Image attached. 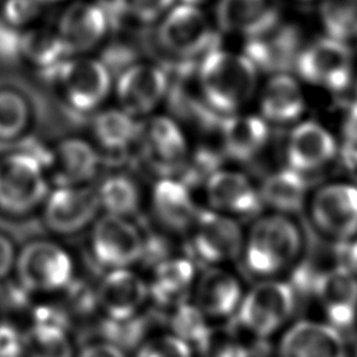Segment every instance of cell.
<instances>
[{
    "instance_id": "8",
    "label": "cell",
    "mask_w": 357,
    "mask_h": 357,
    "mask_svg": "<svg viewBox=\"0 0 357 357\" xmlns=\"http://www.w3.org/2000/svg\"><path fill=\"white\" fill-rule=\"evenodd\" d=\"M159 45L172 56L184 61L204 57L216 49L215 33L205 13L195 6L172 7L158 28Z\"/></svg>"
},
{
    "instance_id": "27",
    "label": "cell",
    "mask_w": 357,
    "mask_h": 357,
    "mask_svg": "<svg viewBox=\"0 0 357 357\" xmlns=\"http://www.w3.org/2000/svg\"><path fill=\"white\" fill-rule=\"evenodd\" d=\"M195 264L187 257H170L153 268L148 284L149 297L162 308H176L187 303L195 286Z\"/></svg>"
},
{
    "instance_id": "6",
    "label": "cell",
    "mask_w": 357,
    "mask_h": 357,
    "mask_svg": "<svg viewBox=\"0 0 357 357\" xmlns=\"http://www.w3.org/2000/svg\"><path fill=\"white\" fill-rule=\"evenodd\" d=\"M18 283L28 293L61 291L74 280L70 254L57 243L33 240L25 244L15 258Z\"/></svg>"
},
{
    "instance_id": "23",
    "label": "cell",
    "mask_w": 357,
    "mask_h": 357,
    "mask_svg": "<svg viewBox=\"0 0 357 357\" xmlns=\"http://www.w3.org/2000/svg\"><path fill=\"white\" fill-rule=\"evenodd\" d=\"M336 152L333 135L319 123L307 120L298 123L290 132L286 156L289 167L298 172H311L325 166Z\"/></svg>"
},
{
    "instance_id": "40",
    "label": "cell",
    "mask_w": 357,
    "mask_h": 357,
    "mask_svg": "<svg viewBox=\"0 0 357 357\" xmlns=\"http://www.w3.org/2000/svg\"><path fill=\"white\" fill-rule=\"evenodd\" d=\"M220 156L206 148H199L194 156L184 165V178L181 181L190 187L198 183H206L208 178L219 170Z\"/></svg>"
},
{
    "instance_id": "33",
    "label": "cell",
    "mask_w": 357,
    "mask_h": 357,
    "mask_svg": "<svg viewBox=\"0 0 357 357\" xmlns=\"http://www.w3.org/2000/svg\"><path fill=\"white\" fill-rule=\"evenodd\" d=\"M25 357H74L68 329L47 324H32L24 332Z\"/></svg>"
},
{
    "instance_id": "3",
    "label": "cell",
    "mask_w": 357,
    "mask_h": 357,
    "mask_svg": "<svg viewBox=\"0 0 357 357\" xmlns=\"http://www.w3.org/2000/svg\"><path fill=\"white\" fill-rule=\"evenodd\" d=\"M49 152L20 151L0 158V211L25 215L49 195Z\"/></svg>"
},
{
    "instance_id": "45",
    "label": "cell",
    "mask_w": 357,
    "mask_h": 357,
    "mask_svg": "<svg viewBox=\"0 0 357 357\" xmlns=\"http://www.w3.org/2000/svg\"><path fill=\"white\" fill-rule=\"evenodd\" d=\"M17 252L13 241L6 234L0 233V280H3L15 265Z\"/></svg>"
},
{
    "instance_id": "44",
    "label": "cell",
    "mask_w": 357,
    "mask_h": 357,
    "mask_svg": "<svg viewBox=\"0 0 357 357\" xmlns=\"http://www.w3.org/2000/svg\"><path fill=\"white\" fill-rule=\"evenodd\" d=\"M0 357H25L24 333L10 322H0Z\"/></svg>"
},
{
    "instance_id": "2",
    "label": "cell",
    "mask_w": 357,
    "mask_h": 357,
    "mask_svg": "<svg viewBox=\"0 0 357 357\" xmlns=\"http://www.w3.org/2000/svg\"><path fill=\"white\" fill-rule=\"evenodd\" d=\"M303 240L296 223L282 213L254 222L243 248L245 269L258 278H271L294 264Z\"/></svg>"
},
{
    "instance_id": "10",
    "label": "cell",
    "mask_w": 357,
    "mask_h": 357,
    "mask_svg": "<svg viewBox=\"0 0 357 357\" xmlns=\"http://www.w3.org/2000/svg\"><path fill=\"white\" fill-rule=\"evenodd\" d=\"M89 247L99 266L107 271L127 269L141 261L144 236L127 218L106 213L93 223Z\"/></svg>"
},
{
    "instance_id": "25",
    "label": "cell",
    "mask_w": 357,
    "mask_h": 357,
    "mask_svg": "<svg viewBox=\"0 0 357 357\" xmlns=\"http://www.w3.org/2000/svg\"><path fill=\"white\" fill-rule=\"evenodd\" d=\"M151 204L158 220L172 231L188 233L199 212L190 187L180 178H159L153 185Z\"/></svg>"
},
{
    "instance_id": "42",
    "label": "cell",
    "mask_w": 357,
    "mask_h": 357,
    "mask_svg": "<svg viewBox=\"0 0 357 357\" xmlns=\"http://www.w3.org/2000/svg\"><path fill=\"white\" fill-rule=\"evenodd\" d=\"M42 6L39 0H3L0 18L20 29L39 15Z\"/></svg>"
},
{
    "instance_id": "20",
    "label": "cell",
    "mask_w": 357,
    "mask_h": 357,
    "mask_svg": "<svg viewBox=\"0 0 357 357\" xmlns=\"http://www.w3.org/2000/svg\"><path fill=\"white\" fill-rule=\"evenodd\" d=\"M279 0H218L216 21L222 31L247 39L262 35L280 21Z\"/></svg>"
},
{
    "instance_id": "22",
    "label": "cell",
    "mask_w": 357,
    "mask_h": 357,
    "mask_svg": "<svg viewBox=\"0 0 357 357\" xmlns=\"http://www.w3.org/2000/svg\"><path fill=\"white\" fill-rule=\"evenodd\" d=\"M194 294V304L206 318L212 319L233 317L244 296L238 279L220 266L202 271L195 280Z\"/></svg>"
},
{
    "instance_id": "48",
    "label": "cell",
    "mask_w": 357,
    "mask_h": 357,
    "mask_svg": "<svg viewBox=\"0 0 357 357\" xmlns=\"http://www.w3.org/2000/svg\"><path fill=\"white\" fill-rule=\"evenodd\" d=\"M206 0H181V4H188V6H195L199 7L202 3H205Z\"/></svg>"
},
{
    "instance_id": "24",
    "label": "cell",
    "mask_w": 357,
    "mask_h": 357,
    "mask_svg": "<svg viewBox=\"0 0 357 357\" xmlns=\"http://www.w3.org/2000/svg\"><path fill=\"white\" fill-rule=\"evenodd\" d=\"M99 166L95 148L78 138H68L49 152L46 172L56 187L84 185Z\"/></svg>"
},
{
    "instance_id": "5",
    "label": "cell",
    "mask_w": 357,
    "mask_h": 357,
    "mask_svg": "<svg viewBox=\"0 0 357 357\" xmlns=\"http://www.w3.org/2000/svg\"><path fill=\"white\" fill-rule=\"evenodd\" d=\"M188 233V258L195 266H219L241 258L245 237L238 222L230 216L199 209Z\"/></svg>"
},
{
    "instance_id": "29",
    "label": "cell",
    "mask_w": 357,
    "mask_h": 357,
    "mask_svg": "<svg viewBox=\"0 0 357 357\" xmlns=\"http://www.w3.org/2000/svg\"><path fill=\"white\" fill-rule=\"evenodd\" d=\"M142 124L123 109H106L92 121V134L103 149L119 153L127 151L141 137Z\"/></svg>"
},
{
    "instance_id": "16",
    "label": "cell",
    "mask_w": 357,
    "mask_h": 357,
    "mask_svg": "<svg viewBox=\"0 0 357 357\" xmlns=\"http://www.w3.org/2000/svg\"><path fill=\"white\" fill-rule=\"evenodd\" d=\"M149 298L148 283L127 269L109 271L96 289L98 308L107 319L124 321L139 315Z\"/></svg>"
},
{
    "instance_id": "39",
    "label": "cell",
    "mask_w": 357,
    "mask_h": 357,
    "mask_svg": "<svg viewBox=\"0 0 357 357\" xmlns=\"http://www.w3.org/2000/svg\"><path fill=\"white\" fill-rule=\"evenodd\" d=\"M174 0H114V11L138 22L151 24L162 20Z\"/></svg>"
},
{
    "instance_id": "21",
    "label": "cell",
    "mask_w": 357,
    "mask_h": 357,
    "mask_svg": "<svg viewBox=\"0 0 357 357\" xmlns=\"http://www.w3.org/2000/svg\"><path fill=\"white\" fill-rule=\"evenodd\" d=\"M300 33L296 26L289 24H278L272 29L247 39L244 56L257 67L268 73L279 74L296 64L301 52Z\"/></svg>"
},
{
    "instance_id": "26",
    "label": "cell",
    "mask_w": 357,
    "mask_h": 357,
    "mask_svg": "<svg viewBox=\"0 0 357 357\" xmlns=\"http://www.w3.org/2000/svg\"><path fill=\"white\" fill-rule=\"evenodd\" d=\"M269 138L268 123L259 114L237 113L227 116L220 123L223 153L237 162L255 158Z\"/></svg>"
},
{
    "instance_id": "19",
    "label": "cell",
    "mask_w": 357,
    "mask_h": 357,
    "mask_svg": "<svg viewBox=\"0 0 357 357\" xmlns=\"http://www.w3.org/2000/svg\"><path fill=\"white\" fill-rule=\"evenodd\" d=\"M146 159L160 173H172L184 167L188 156L187 139L180 126L167 116H155L141 128Z\"/></svg>"
},
{
    "instance_id": "7",
    "label": "cell",
    "mask_w": 357,
    "mask_h": 357,
    "mask_svg": "<svg viewBox=\"0 0 357 357\" xmlns=\"http://www.w3.org/2000/svg\"><path fill=\"white\" fill-rule=\"evenodd\" d=\"M60 89L61 96L75 112H93L107 98L112 73L102 60L93 57H70L45 73Z\"/></svg>"
},
{
    "instance_id": "36",
    "label": "cell",
    "mask_w": 357,
    "mask_h": 357,
    "mask_svg": "<svg viewBox=\"0 0 357 357\" xmlns=\"http://www.w3.org/2000/svg\"><path fill=\"white\" fill-rule=\"evenodd\" d=\"M29 107L26 100L14 89H0V141H13L26 128Z\"/></svg>"
},
{
    "instance_id": "9",
    "label": "cell",
    "mask_w": 357,
    "mask_h": 357,
    "mask_svg": "<svg viewBox=\"0 0 357 357\" xmlns=\"http://www.w3.org/2000/svg\"><path fill=\"white\" fill-rule=\"evenodd\" d=\"M296 71L304 81L328 91H343L353 77V53L346 42L325 36L303 47Z\"/></svg>"
},
{
    "instance_id": "43",
    "label": "cell",
    "mask_w": 357,
    "mask_h": 357,
    "mask_svg": "<svg viewBox=\"0 0 357 357\" xmlns=\"http://www.w3.org/2000/svg\"><path fill=\"white\" fill-rule=\"evenodd\" d=\"M21 33L0 18V61L13 63L21 57Z\"/></svg>"
},
{
    "instance_id": "12",
    "label": "cell",
    "mask_w": 357,
    "mask_h": 357,
    "mask_svg": "<svg viewBox=\"0 0 357 357\" xmlns=\"http://www.w3.org/2000/svg\"><path fill=\"white\" fill-rule=\"evenodd\" d=\"M100 209L98 192L89 185L56 187L45 199V225L57 234H75L92 223Z\"/></svg>"
},
{
    "instance_id": "14",
    "label": "cell",
    "mask_w": 357,
    "mask_h": 357,
    "mask_svg": "<svg viewBox=\"0 0 357 357\" xmlns=\"http://www.w3.org/2000/svg\"><path fill=\"white\" fill-rule=\"evenodd\" d=\"M326 324L337 331L350 328L357 319V276L342 266L319 273L312 284Z\"/></svg>"
},
{
    "instance_id": "30",
    "label": "cell",
    "mask_w": 357,
    "mask_h": 357,
    "mask_svg": "<svg viewBox=\"0 0 357 357\" xmlns=\"http://www.w3.org/2000/svg\"><path fill=\"white\" fill-rule=\"evenodd\" d=\"M21 57L45 74L70 59L71 53L56 28L35 26L21 33Z\"/></svg>"
},
{
    "instance_id": "47",
    "label": "cell",
    "mask_w": 357,
    "mask_h": 357,
    "mask_svg": "<svg viewBox=\"0 0 357 357\" xmlns=\"http://www.w3.org/2000/svg\"><path fill=\"white\" fill-rule=\"evenodd\" d=\"M344 244L346 245L342 251V262L339 266L357 276V236L344 241Z\"/></svg>"
},
{
    "instance_id": "35",
    "label": "cell",
    "mask_w": 357,
    "mask_h": 357,
    "mask_svg": "<svg viewBox=\"0 0 357 357\" xmlns=\"http://www.w3.org/2000/svg\"><path fill=\"white\" fill-rule=\"evenodd\" d=\"M319 14L328 36L346 43L357 38V0H324Z\"/></svg>"
},
{
    "instance_id": "38",
    "label": "cell",
    "mask_w": 357,
    "mask_h": 357,
    "mask_svg": "<svg viewBox=\"0 0 357 357\" xmlns=\"http://www.w3.org/2000/svg\"><path fill=\"white\" fill-rule=\"evenodd\" d=\"M198 351L201 357H252L251 346L231 331H212L211 336Z\"/></svg>"
},
{
    "instance_id": "32",
    "label": "cell",
    "mask_w": 357,
    "mask_h": 357,
    "mask_svg": "<svg viewBox=\"0 0 357 357\" xmlns=\"http://www.w3.org/2000/svg\"><path fill=\"white\" fill-rule=\"evenodd\" d=\"M100 208L109 215L127 218L134 215L141 202L137 183L126 174H112L106 177L96 190Z\"/></svg>"
},
{
    "instance_id": "18",
    "label": "cell",
    "mask_w": 357,
    "mask_h": 357,
    "mask_svg": "<svg viewBox=\"0 0 357 357\" xmlns=\"http://www.w3.org/2000/svg\"><path fill=\"white\" fill-rule=\"evenodd\" d=\"M212 211L230 218H250L259 212L262 201L251 180L236 170L219 169L205 183Z\"/></svg>"
},
{
    "instance_id": "1",
    "label": "cell",
    "mask_w": 357,
    "mask_h": 357,
    "mask_svg": "<svg viewBox=\"0 0 357 357\" xmlns=\"http://www.w3.org/2000/svg\"><path fill=\"white\" fill-rule=\"evenodd\" d=\"M197 86L211 112L237 114L255 95L258 70L243 53L216 47L201 59Z\"/></svg>"
},
{
    "instance_id": "4",
    "label": "cell",
    "mask_w": 357,
    "mask_h": 357,
    "mask_svg": "<svg viewBox=\"0 0 357 357\" xmlns=\"http://www.w3.org/2000/svg\"><path fill=\"white\" fill-rule=\"evenodd\" d=\"M294 310V287L287 282L265 279L243 296L230 329L244 332L255 340H265L290 319Z\"/></svg>"
},
{
    "instance_id": "28",
    "label": "cell",
    "mask_w": 357,
    "mask_h": 357,
    "mask_svg": "<svg viewBox=\"0 0 357 357\" xmlns=\"http://www.w3.org/2000/svg\"><path fill=\"white\" fill-rule=\"evenodd\" d=\"M304 110L305 98L293 75L279 73L265 82L259 96V116L266 123H294L303 116Z\"/></svg>"
},
{
    "instance_id": "41",
    "label": "cell",
    "mask_w": 357,
    "mask_h": 357,
    "mask_svg": "<svg viewBox=\"0 0 357 357\" xmlns=\"http://www.w3.org/2000/svg\"><path fill=\"white\" fill-rule=\"evenodd\" d=\"M135 357H192V349L170 333L145 340Z\"/></svg>"
},
{
    "instance_id": "34",
    "label": "cell",
    "mask_w": 357,
    "mask_h": 357,
    "mask_svg": "<svg viewBox=\"0 0 357 357\" xmlns=\"http://www.w3.org/2000/svg\"><path fill=\"white\" fill-rule=\"evenodd\" d=\"M172 335L187 343L191 349L199 350L212 333L208 325V318L198 310L195 304L183 303L172 310L169 318Z\"/></svg>"
},
{
    "instance_id": "31",
    "label": "cell",
    "mask_w": 357,
    "mask_h": 357,
    "mask_svg": "<svg viewBox=\"0 0 357 357\" xmlns=\"http://www.w3.org/2000/svg\"><path fill=\"white\" fill-rule=\"evenodd\" d=\"M307 192L303 174L286 167L268 176L259 188L262 204L279 213L294 212L301 208Z\"/></svg>"
},
{
    "instance_id": "46",
    "label": "cell",
    "mask_w": 357,
    "mask_h": 357,
    "mask_svg": "<svg viewBox=\"0 0 357 357\" xmlns=\"http://www.w3.org/2000/svg\"><path fill=\"white\" fill-rule=\"evenodd\" d=\"M77 357H126V353L117 346L102 340L84 346Z\"/></svg>"
},
{
    "instance_id": "13",
    "label": "cell",
    "mask_w": 357,
    "mask_h": 357,
    "mask_svg": "<svg viewBox=\"0 0 357 357\" xmlns=\"http://www.w3.org/2000/svg\"><path fill=\"white\" fill-rule=\"evenodd\" d=\"M169 91V77L155 64L137 63L119 74L116 95L120 109L132 117L152 112Z\"/></svg>"
},
{
    "instance_id": "15",
    "label": "cell",
    "mask_w": 357,
    "mask_h": 357,
    "mask_svg": "<svg viewBox=\"0 0 357 357\" xmlns=\"http://www.w3.org/2000/svg\"><path fill=\"white\" fill-rule=\"evenodd\" d=\"M279 357H349L347 344L336 328L326 322L301 319L280 337Z\"/></svg>"
},
{
    "instance_id": "49",
    "label": "cell",
    "mask_w": 357,
    "mask_h": 357,
    "mask_svg": "<svg viewBox=\"0 0 357 357\" xmlns=\"http://www.w3.org/2000/svg\"><path fill=\"white\" fill-rule=\"evenodd\" d=\"M42 4H47V3H57V1H61V0H39Z\"/></svg>"
},
{
    "instance_id": "17",
    "label": "cell",
    "mask_w": 357,
    "mask_h": 357,
    "mask_svg": "<svg viewBox=\"0 0 357 357\" xmlns=\"http://www.w3.org/2000/svg\"><path fill=\"white\" fill-rule=\"evenodd\" d=\"M110 25L105 7L92 1H74L61 13L56 31L71 56L88 52L103 40Z\"/></svg>"
},
{
    "instance_id": "37",
    "label": "cell",
    "mask_w": 357,
    "mask_h": 357,
    "mask_svg": "<svg viewBox=\"0 0 357 357\" xmlns=\"http://www.w3.org/2000/svg\"><path fill=\"white\" fill-rule=\"evenodd\" d=\"M99 328L105 342L112 343L124 351L126 349H131L138 344L141 346L145 342L144 336L146 333L148 321L139 315L124 321L105 318Z\"/></svg>"
},
{
    "instance_id": "11",
    "label": "cell",
    "mask_w": 357,
    "mask_h": 357,
    "mask_svg": "<svg viewBox=\"0 0 357 357\" xmlns=\"http://www.w3.org/2000/svg\"><path fill=\"white\" fill-rule=\"evenodd\" d=\"M311 218L328 237L342 243L357 236V187L331 183L311 198Z\"/></svg>"
}]
</instances>
